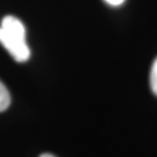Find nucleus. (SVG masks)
<instances>
[{"label": "nucleus", "mask_w": 157, "mask_h": 157, "mask_svg": "<svg viewBox=\"0 0 157 157\" xmlns=\"http://www.w3.org/2000/svg\"><path fill=\"white\" fill-rule=\"evenodd\" d=\"M0 44L19 63L28 61L31 57V50L25 39V28L15 16L6 15L2 18L0 25Z\"/></svg>", "instance_id": "obj_1"}, {"label": "nucleus", "mask_w": 157, "mask_h": 157, "mask_svg": "<svg viewBox=\"0 0 157 157\" xmlns=\"http://www.w3.org/2000/svg\"><path fill=\"white\" fill-rule=\"evenodd\" d=\"M150 87L153 93L157 95V58L154 60L150 70Z\"/></svg>", "instance_id": "obj_3"}, {"label": "nucleus", "mask_w": 157, "mask_h": 157, "mask_svg": "<svg viewBox=\"0 0 157 157\" xmlns=\"http://www.w3.org/2000/svg\"><path fill=\"white\" fill-rule=\"evenodd\" d=\"M10 101L11 98L10 94H9L8 89L0 81V113L4 112L5 109H8V106L10 105Z\"/></svg>", "instance_id": "obj_2"}, {"label": "nucleus", "mask_w": 157, "mask_h": 157, "mask_svg": "<svg viewBox=\"0 0 157 157\" xmlns=\"http://www.w3.org/2000/svg\"><path fill=\"white\" fill-rule=\"evenodd\" d=\"M40 157H56V156L52 155V154H49V153H44V154H42Z\"/></svg>", "instance_id": "obj_5"}, {"label": "nucleus", "mask_w": 157, "mask_h": 157, "mask_svg": "<svg viewBox=\"0 0 157 157\" xmlns=\"http://www.w3.org/2000/svg\"><path fill=\"white\" fill-rule=\"evenodd\" d=\"M105 1L111 6H120V5H122L126 0H105Z\"/></svg>", "instance_id": "obj_4"}]
</instances>
